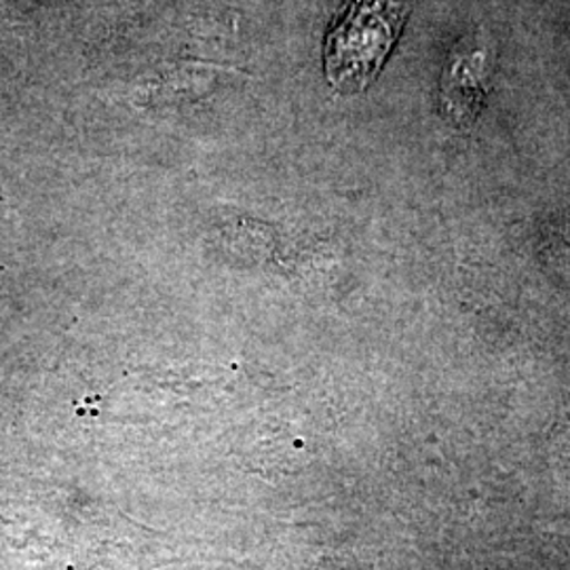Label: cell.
<instances>
[{"label": "cell", "instance_id": "cell-1", "mask_svg": "<svg viewBox=\"0 0 570 570\" xmlns=\"http://www.w3.org/2000/svg\"><path fill=\"white\" fill-rule=\"evenodd\" d=\"M410 11V0H351L326 39L327 81L343 91L366 89L381 72Z\"/></svg>", "mask_w": 570, "mask_h": 570}]
</instances>
